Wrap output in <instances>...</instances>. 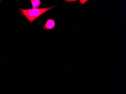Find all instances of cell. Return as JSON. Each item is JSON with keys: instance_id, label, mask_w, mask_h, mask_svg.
I'll return each mask as SVG.
<instances>
[{"instance_id": "1", "label": "cell", "mask_w": 126, "mask_h": 94, "mask_svg": "<svg viewBox=\"0 0 126 94\" xmlns=\"http://www.w3.org/2000/svg\"><path fill=\"white\" fill-rule=\"evenodd\" d=\"M54 6L46 8H37V9H30L24 10L21 8H19L21 16H24L27 18L28 21L32 24L35 19L41 16L45 13L46 12L49 10L54 8Z\"/></svg>"}, {"instance_id": "2", "label": "cell", "mask_w": 126, "mask_h": 94, "mask_svg": "<svg viewBox=\"0 0 126 94\" xmlns=\"http://www.w3.org/2000/svg\"><path fill=\"white\" fill-rule=\"evenodd\" d=\"M55 26V21L52 19H47L46 23L44 26V29L47 30H51Z\"/></svg>"}, {"instance_id": "3", "label": "cell", "mask_w": 126, "mask_h": 94, "mask_svg": "<svg viewBox=\"0 0 126 94\" xmlns=\"http://www.w3.org/2000/svg\"><path fill=\"white\" fill-rule=\"evenodd\" d=\"M31 2L33 9H37L42 3L39 0H31Z\"/></svg>"}, {"instance_id": "4", "label": "cell", "mask_w": 126, "mask_h": 94, "mask_svg": "<svg viewBox=\"0 0 126 94\" xmlns=\"http://www.w3.org/2000/svg\"><path fill=\"white\" fill-rule=\"evenodd\" d=\"M79 1H80V4L83 5V4H85V3L87 2L88 0H80Z\"/></svg>"}, {"instance_id": "5", "label": "cell", "mask_w": 126, "mask_h": 94, "mask_svg": "<svg viewBox=\"0 0 126 94\" xmlns=\"http://www.w3.org/2000/svg\"><path fill=\"white\" fill-rule=\"evenodd\" d=\"M66 1L67 2H71H71H72V1H75V0H66Z\"/></svg>"}]
</instances>
